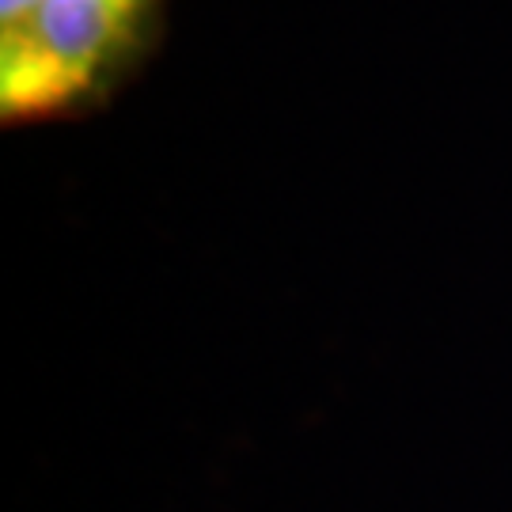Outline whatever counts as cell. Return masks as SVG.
Instances as JSON below:
<instances>
[{"label": "cell", "instance_id": "6da1fadb", "mask_svg": "<svg viewBox=\"0 0 512 512\" xmlns=\"http://www.w3.org/2000/svg\"><path fill=\"white\" fill-rule=\"evenodd\" d=\"M164 0H0V118L35 126L103 107L152 46Z\"/></svg>", "mask_w": 512, "mask_h": 512}]
</instances>
